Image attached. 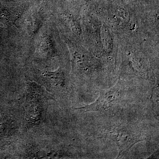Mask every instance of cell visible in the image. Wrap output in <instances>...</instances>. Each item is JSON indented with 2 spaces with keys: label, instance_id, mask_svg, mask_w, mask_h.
<instances>
[{
  "label": "cell",
  "instance_id": "obj_1",
  "mask_svg": "<svg viewBox=\"0 0 159 159\" xmlns=\"http://www.w3.org/2000/svg\"><path fill=\"white\" fill-rule=\"evenodd\" d=\"M123 93V90L120 86L116 85L110 89L101 92L100 96L93 103L76 109H82L85 111L107 112L119 105Z\"/></svg>",
  "mask_w": 159,
  "mask_h": 159
},
{
  "label": "cell",
  "instance_id": "obj_3",
  "mask_svg": "<svg viewBox=\"0 0 159 159\" xmlns=\"http://www.w3.org/2000/svg\"><path fill=\"white\" fill-rule=\"evenodd\" d=\"M45 77L50 78L54 84L57 85H63L64 84V78L62 72L59 69L54 72L45 71L43 73Z\"/></svg>",
  "mask_w": 159,
  "mask_h": 159
},
{
  "label": "cell",
  "instance_id": "obj_2",
  "mask_svg": "<svg viewBox=\"0 0 159 159\" xmlns=\"http://www.w3.org/2000/svg\"><path fill=\"white\" fill-rule=\"evenodd\" d=\"M112 133V137L119 148V156L129 150L137 142L145 139V136L130 129H119Z\"/></svg>",
  "mask_w": 159,
  "mask_h": 159
}]
</instances>
